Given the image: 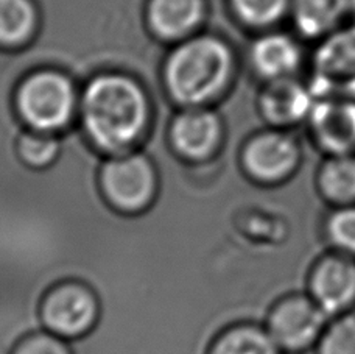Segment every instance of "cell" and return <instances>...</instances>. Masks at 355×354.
<instances>
[{
  "label": "cell",
  "mask_w": 355,
  "mask_h": 354,
  "mask_svg": "<svg viewBox=\"0 0 355 354\" xmlns=\"http://www.w3.org/2000/svg\"><path fill=\"white\" fill-rule=\"evenodd\" d=\"M150 115L147 92L126 74L95 75L80 92L81 126L89 141L105 153H128L148 128Z\"/></svg>",
  "instance_id": "obj_1"
},
{
  "label": "cell",
  "mask_w": 355,
  "mask_h": 354,
  "mask_svg": "<svg viewBox=\"0 0 355 354\" xmlns=\"http://www.w3.org/2000/svg\"><path fill=\"white\" fill-rule=\"evenodd\" d=\"M234 72L231 47L218 36L195 35L176 44L164 65L168 96L184 108L214 102L226 91Z\"/></svg>",
  "instance_id": "obj_2"
},
{
  "label": "cell",
  "mask_w": 355,
  "mask_h": 354,
  "mask_svg": "<svg viewBox=\"0 0 355 354\" xmlns=\"http://www.w3.org/2000/svg\"><path fill=\"white\" fill-rule=\"evenodd\" d=\"M80 91L66 74L41 69L25 77L15 94L17 116L28 130L58 133L78 116Z\"/></svg>",
  "instance_id": "obj_3"
},
{
  "label": "cell",
  "mask_w": 355,
  "mask_h": 354,
  "mask_svg": "<svg viewBox=\"0 0 355 354\" xmlns=\"http://www.w3.org/2000/svg\"><path fill=\"white\" fill-rule=\"evenodd\" d=\"M100 189L105 200L116 211L144 212L156 197V169L145 155H114L100 170Z\"/></svg>",
  "instance_id": "obj_4"
},
{
  "label": "cell",
  "mask_w": 355,
  "mask_h": 354,
  "mask_svg": "<svg viewBox=\"0 0 355 354\" xmlns=\"http://www.w3.org/2000/svg\"><path fill=\"white\" fill-rule=\"evenodd\" d=\"M100 305L85 284L62 283L50 290L41 303V320L61 339H77L92 330L98 320Z\"/></svg>",
  "instance_id": "obj_5"
},
{
  "label": "cell",
  "mask_w": 355,
  "mask_h": 354,
  "mask_svg": "<svg viewBox=\"0 0 355 354\" xmlns=\"http://www.w3.org/2000/svg\"><path fill=\"white\" fill-rule=\"evenodd\" d=\"M300 161L295 139L282 131H265L245 145L242 162L246 172L261 183H277L293 172Z\"/></svg>",
  "instance_id": "obj_6"
},
{
  "label": "cell",
  "mask_w": 355,
  "mask_h": 354,
  "mask_svg": "<svg viewBox=\"0 0 355 354\" xmlns=\"http://www.w3.org/2000/svg\"><path fill=\"white\" fill-rule=\"evenodd\" d=\"M326 317L315 301L290 298L277 305L271 312L268 332L279 348L302 350L320 336Z\"/></svg>",
  "instance_id": "obj_7"
},
{
  "label": "cell",
  "mask_w": 355,
  "mask_h": 354,
  "mask_svg": "<svg viewBox=\"0 0 355 354\" xmlns=\"http://www.w3.org/2000/svg\"><path fill=\"white\" fill-rule=\"evenodd\" d=\"M223 136L220 117L206 106L184 108L170 125V142L189 161H205L217 151Z\"/></svg>",
  "instance_id": "obj_8"
},
{
  "label": "cell",
  "mask_w": 355,
  "mask_h": 354,
  "mask_svg": "<svg viewBox=\"0 0 355 354\" xmlns=\"http://www.w3.org/2000/svg\"><path fill=\"white\" fill-rule=\"evenodd\" d=\"M312 130L322 147L335 155H349L355 149V100L326 99L315 102L310 112Z\"/></svg>",
  "instance_id": "obj_9"
},
{
  "label": "cell",
  "mask_w": 355,
  "mask_h": 354,
  "mask_svg": "<svg viewBox=\"0 0 355 354\" xmlns=\"http://www.w3.org/2000/svg\"><path fill=\"white\" fill-rule=\"evenodd\" d=\"M206 17V0H148L147 24L157 40L181 42L195 36Z\"/></svg>",
  "instance_id": "obj_10"
},
{
  "label": "cell",
  "mask_w": 355,
  "mask_h": 354,
  "mask_svg": "<svg viewBox=\"0 0 355 354\" xmlns=\"http://www.w3.org/2000/svg\"><path fill=\"white\" fill-rule=\"evenodd\" d=\"M316 100L306 85L295 77L266 81L259 97L262 116L276 126H288L309 117Z\"/></svg>",
  "instance_id": "obj_11"
},
{
  "label": "cell",
  "mask_w": 355,
  "mask_h": 354,
  "mask_svg": "<svg viewBox=\"0 0 355 354\" xmlns=\"http://www.w3.org/2000/svg\"><path fill=\"white\" fill-rule=\"evenodd\" d=\"M312 295L326 315L345 311L355 301V264L343 258L321 262L312 278Z\"/></svg>",
  "instance_id": "obj_12"
},
{
  "label": "cell",
  "mask_w": 355,
  "mask_h": 354,
  "mask_svg": "<svg viewBox=\"0 0 355 354\" xmlns=\"http://www.w3.org/2000/svg\"><path fill=\"white\" fill-rule=\"evenodd\" d=\"M250 61L254 71L266 81L295 77L301 66L300 44L287 33L270 31L257 37L250 50Z\"/></svg>",
  "instance_id": "obj_13"
},
{
  "label": "cell",
  "mask_w": 355,
  "mask_h": 354,
  "mask_svg": "<svg viewBox=\"0 0 355 354\" xmlns=\"http://www.w3.org/2000/svg\"><path fill=\"white\" fill-rule=\"evenodd\" d=\"M349 8V0H291L288 15L302 36L316 40L331 35Z\"/></svg>",
  "instance_id": "obj_14"
},
{
  "label": "cell",
  "mask_w": 355,
  "mask_h": 354,
  "mask_svg": "<svg viewBox=\"0 0 355 354\" xmlns=\"http://www.w3.org/2000/svg\"><path fill=\"white\" fill-rule=\"evenodd\" d=\"M33 0H0V47L16 49L27 44L37 30Z\"/></svg>",
  "instance_id": "obj_15"
},
{
  "label": "cell",
  "mask_w": 355,
  "mask_h": 354,
  "mask_svg": "<svg viewBox=\"0 0 355 354\" xmlns=\"http://www.w3.org/2000/svg\"><path fill=\"white\" fill-rule=\"evenodd\" d=\"M320 52L318 67L327 80L352 81L355 78V30L327 37Z\"/></svg>",
  "instance_id": "obj_16"
},
{
  "label": "cell",
  "mask_w": 355,
  "mask_h": 354,
  "mask_svg": "<svg viewBox=\"0 0 355 354\" xmlns=\"http://www.w3.org/2000/svg\"><path fill=\"white\" fill-rule=\"evenodd\" d=\"M209 354H279L270 332L254 326H236L215 340Z\"/></svg>",
  "instance_id": "obj_17"
},
{
  "label": "cell",
  "mask_w": 355,
  "mask_h": 354,
  "mask_svg": "<svg viewBox=\"0 0 355 354\" xmlns=\"http://www.w3.org/2000/svg\"><path fill=\"white\" fill-rule=\"evenodd\" d=\"M321 187L329 199L341 205L355 201V160L337 155L321 172Z\"/></svg>",
  "instance_id": "obj_18"
},
{
  "label": "cell",
  "mask_w": 355,
  "mask_h": 354,
  "mask_svg": "<svg viewBox=\"0 0 355 354\" xmlns=\"http://www.w3.org/2000/svg\"><path fill=\"white\" fill-rule=\"evenodd\" d=\"M61 144L53 133L28 130L19 136L16 153L25 166L30 169L50 167L60 156Z\"/></svg>",
  "instance_id": "obj_19"
},
{
  "label": "cell",
  "mask_w": 355,
  "mask_h": 354,
  "mask_svg": "<svg viewBox=\"0 0 355 354\" xmlns=\"http://www.w3.org/2000/svg\"><path fill=\"white\" fill-rule=\"evenodd\" d=\"M240 22L251 28H270L290 12L291 0H230Z\"/></svg>",
  "instance_id": "obj_20"
},
{
  "label": "cell",
  "mask_w": 355,
  "mask_h": 354,
  "mask_svg": "<svg viewBox=\"0 0 355 354\" xmlns=\"http://www.w3.org/2000/svg\"><path fill=\"white\" fill-rule=\"evenodd\" d=\"M320 353L355 354V317H346L335 321L321 340Z\"/></svg>",
  "instance_id": "obj_21"
},
{
  "label": "cell",
  "mask_w": 355,
  "mask_h": 354,
  "mask_svg": "<svg viewBox=\"0 0 355 354\" xmlns=\"http://www.w3.org/2000/svg\"><path fill=\"white\" fill-rule=\"evenodd\" d=\"M327 231L338 248L355 255V208L346 206L335 212L329 220Z\"/></svg>",
  "instance_id": "obj_22"
},
{
  "label": "cell",
  "mask_w": 355,
  "mask_h": 354,
  "mask_svg": "<svg viewBox=\"0 0 355 354\" xmlns=\"http://www.w3.org/2000/svg\"><path fill=\"white\" fill-rule=\"evenodd\" d=\"M12 354H72L62 339L49 332L31 334L16 345Z\"/></svg>",
  "instance_id": "obj_23"
},
{
  "label": "cell",
  "mask_w": 355,
  "mask_h": 354,
  "mask_svg": "<svg viewBox=\"0 0 355 354\" xmlns=\"http://www.w3.org/2000/svg\"><path fill=\"white\" fill-rule=\"evenodd\" d=\"M349 8L355 12V0H349Z\"/></svg>",
  "instance_id": "obj_24"
}]
</instances>
